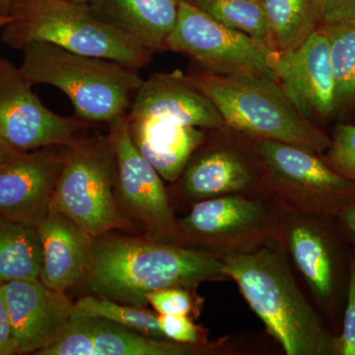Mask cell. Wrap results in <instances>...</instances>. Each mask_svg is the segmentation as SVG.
Wrapping results in <instances>:
<instances>
[{
    "label": "cell",
    "mask_w": 355,
    "mask_h": 355,
    "mask_svg": "<svg viewBox=\"0 0 355 355\" xmlns=\"http://www.w3.org/2000/svg\"><path fill=\"white\" fill-rule=\"evenodd\" d=\"M223 277L221 260L209 252L110 232L93 239L83 280L100 297L144 308L151 292Z\"/></svg>",
    "instance_id": "cell-1"
},
{
    "label": "cell",
    "mask_w": 355,
    "mask_h": 355,
    "mask_svg": "<svg viewBox=\"0 0 355 355\" xmlns=\"http://www.w3.org/2000/svg\"><path fill=\"white\" fill-rule=\"evenodd\" d=\"M221 261L225 277L238 284L287 355H336V336L299 291L282 252L261 248L229 253Z\"/></svg>",
    "instance_id": "cell-2"
},
{
    "label": "cell",
    "mask_w": 355,
    "mask_h": 355,
    "mask_svg": "<svg viewBox=\"0 0 355 355\" xmlns=\"http://www.w3.org/2000/svg\"><path fill=\"white\" fill-rule=\"evenodd\" d=\"M187 76L214 102L227 127L316 154L330 148V137L299 112L277 80L207 71Z\"/></svg>",
    "instance_id": "cell-3"
},
{
    "label": "cell",
    "mask_w": 355,
    "mask_h": 355,
    "mask_svg": "<svg viewBox=\"0 0 355 355\" xmlns=\"http://www.w3.org/2000/svg\"><path fill=\"white\" fill-rule=\"evenodd\" d=\"M22 51V73L33 84L60 89L73 105L76 116L88 123H110L127 114L144 83L139 70L55 44L37 42Z\"/></svg>",
    "instance_id": "cell-4"
},
{
    "label": "cell",
    "mask_w": 355,
    "mask_h": 355,
    "mask_svg": "<svg viewBox=\"0 0 355 355\" xmlns=\"http://www.w3.org/2000/svg\"><path fill=\"white\" fill-rule=\"evenodd\" d=\"M10 15L13 20L2 28L1 40L15 50L43 42L137 70L146 67L153 55L127 35L98 19L88 3L17 0Z\"/></svg>",
    "instance_id": "cell-5"
},
{
    "label": "cell",
    "mask_w": 355,
    "mask_h": 355,
    "mask_svg": "<svg viewBox=\"0 0 355 355\" xmlns=\"http://www.w3.org/2000/svg\"><path fill=\"white\" fill-rule=\"evenodd\" d=\"M116 155L109 135L77 137L67 146L51 211L64 214L93 238L128 230L133 224L121 214L116 202Z\"/></svg>",
    "instance_id": "cell-6"
},
{
    "label": "cell",
    "mask_w": 355,
    "mask_h": 355,
    "mask_svg": "<svg viewBox=\"0 0 355 355\" xmlns=\"http://www.w3.org/2000/svg\"><path fill=\"white\" fill-rule=\"evenodd\" d=\"M165 50L193 58L205 71L277 80L272 69L275 46L220 24L191 2L180 0L176 25L166 39Z\"/></svg>",
    "instance_id": "cell-7"
},
{
    "label": "cell",
    "mask_w": 355,
    "mask_h": 355,
    "mask_svg": "<svg viewBox=\"0 0 355 355\" xmlns=\"http://www.w3.org/2000/svg\"><path fill=\"white\" fill-rule=\"evenodd\" d=\"M257 149L275 190L304 214L336 218L355 200L354 182L316 153L268 139H257Z\"/></svg>",
    "instance_id": "cell-8"
},
{
    "label": "cell",
    "mask_w": 355,
    "mask_h": 355,
    "mask_svg": "<svg viewBox=\"0 0 355 355\" xmlns=\"http://www.w3.org/2000/svg\"><path fill=\"white\" fill-rule=\"evenodd\" d=\"M127 114L108 123L116 155V202L121 214L141 226L146 237L171 243L180 234L163 179L133 146Z\"/></svg>",
    "instance_id": "cell-9"
},
{
    "label": "cell",
    "mask_w": 355,
    "mask_h": 355,
    "mask_svg": "<svg viewBox=\"0 0 355 355\" xmlns=\"http://www.w3.org/2000/svg\"><path fill=\"white\" fill-rule=\"evenodd\" d=\"M32 85L20 67L0 58V137L7 144L19 151L67 146L87 130L88 121L46 108Z\"/></svg>",
    "instance_id": "cell-10"
},
{
    "label": "cell",
    "mask_w": 355,
    "mask_h": 355,
    "mask_svg": "<svg viewBox=\"0 0 355 355\" xmlns=\"http://www.w3.org/2000/svg\"><path fill=\"white\" fill-rule=\"evenodd\" d=\"M272 69L289 100L313 123L338 113L330 44L322 25L294 50L275 51Z\"/></svg>",
    "instance_id": "cell-11"
},
{
    "label": "cell",
    "mask_w": 355,
    "mask_h": 355,
    "mask_svg": "<svg viewBox=\"0 0 355 355\" xmlns=\"http://www.w3.org/2000/svg\"><path fill=\"white\" fill-rule=\"evenodd\" d=\"M67 146L18 151L0 163V216L37 227L64 169Z\"/></svg>",
    "instance_id": "cell-12"
},
{
    "label": "cell",
    "mask_w": 355,
    "mask_h": 355,
    "mask_svg": "<svg viewBox=\"0 0 355 355\" xmlns=\"http://www.w3.org/2000/svg\"><path fill=\"white\" fill-rule=\"evenodd\" d=\"M330 217L292 226L288 244L292 258L323 308L335 316L345 299L349 275V256L343 253L342 234L331 227ZM342 229V228H340ZM343 230V229H342Z\"/></svg>",
    "instance_id": "cell-13"
},
{
    "label": "cell",
    "mask_w": 355,
    "mask_h": 355,
    "mask_svg": "<svg viewBox=\"0 0 355 355\" xmlns=\"http://www.w3.org/2000/svg\"><path fill=\"white\" fill-rule=\"evenodd\" d=\"M18 354H37L51 345L73 314L74 303L64 291L50 288L39 279L0 284Z\"/></svg>",
    "instance_id": "cell-14"
},
{
    "label": "cell",
    "mask_w": 355,
    "mask_h": 355,
    "mask_svg": "<svg viewBox=\"0 0 355 355\" xmlns=\"http://www.w3.org/2000/svg\"><path fill=\"white\" fill-rule=\"evenodd\" d=\"M195 345L150 338L98 317L72 314L62 333L37 355H187Z\"/></svg>",
    "instance_id": "cell-15"
},
{
    "label": "cell",
    "mask_w": 355,
    "mask_h": 355,
    "mask_svg": "<svg viewBox=\"0 0 355 355\" xmlns=\"http://www.w3.org/2000/svg\"><path fill=\"white\" fill-rule=\"evenodd\" d=\"M128 118H153L200 128H221L223 118L214 102L179 70L155 73L133 97Z\"/></svg>",
    "instance_id": "cell-16"
},
{
    "label": "cell",
    "mask_w": 355,
    "mask_h": 355,
    "mask_svg": "<svg viewBox=\"0 0 355 355\" xmlns=\"http://www.w3.org/2000/svg\"><path fill=\"white\" fill-rule=\"evenodd\" d=\"M36 228L43 257L39 279L58 291L76 286L85 275L94 238L64 214L51 210Z\"/></svg>",
    "instance_id": "cell-17"
},
{
    "label": "cell",
    "mask_w": 355,
    "mask_h": 355,
    "mask_svg": "<svg viewBox=\"0 0 355 355\" xmlns=\"http://www.w3.org/2000/svg\"><path fill=\"white\" fill-rule=\"evenodd\" d=\"M128 116V114H127ZM133 146L165 181H178L189 160L202 146V128L153 118H128Z\"/></svg>",
    "instance_id": "cell-18"
},
{
    "label": "cell",
    "mask_w": 355,
    "mask_h": 355,
    "mask_svg": "<svg viewBox=\"0 0 355 355\" xmlns=\"http://www.w3.org/2000/svg\"><path fill=\"white\" fill-rule=\"evenodd\" d=\"M180 0H89L102 22L127 35L151 53L165 50L176 25Z\"/></svg>",
    "instance_id": "cell-19"
},
{
    "label": "cell",
    "mask_w": 355,
    "mask_h": 355,
    "mask_svg": "<svg viewBox=\"0 0 355 355\" xmlns=\"http://www.w3.org/2000/svg\"><path fill=\"white\" fill-rule=\"evenodd\" d=\"M266 209L261 202L236 193L193 203L188 216L177 221L180 238L214 243L239 237L258 227Z\"/></svg>",
    "instance_id": "cell-20"
},
{
    "label": "cell",
    "mask_w": 355,
    "mask_h": 355,
    "mask_svg": "<svg viewBox=\"0 0 355 355\" xmlns=\"http://www.w3.org/2000/svg\"><path fill=\"white\" fill-rule=\"evenodd\" d=\"M178 180L184 197L197 202L246 190L253 182V172L234 151L197 149Z\"/></svg>",
    "instance_id": "cell-21"
},
{
    "label": "cell",
    "mask_w": 355,
    "mask_h": 355,
    "mask_svg": "<svg viewBox=\"0 0 355 355\" xmlns=\"http://www.w3.org/2000/svg\"><path fill=\"white\" fill-rule=\"evenodd\" d=\"M42 259L37 228L0 216V284L39 279Z\"/></svg>",
    "instance_id": "cell-22"
},
{
    "label": "cell",
    "mask_w": 355,
    "mask_h": 355,
    "mask_svg": "<svg viewBox=\"0 0 355 355\" xmlns=\"http://www.w3.org/2000/svg\"><path fill=\"white\" fill-rule=\"evenodd\" d=\"M277 51L294 50L322 25L316 0H263Z\"/></svg>",
    "instance_id": "cell-23"
},
{
    "label": "cell",
    "mask_w": 355,
    "mask_h": 355,
    "mask_svg": "<svg viewBox=\"0 0 355 355\" xmlns=\"http://www.w3.org/2000/svg\"><path fill=\"white\" fill-rule=\"evenodd\" d=\"M330 44L338 112L355 106V15L322 24Z\"/></svg>",
    "instance_id": "cell-24"
},
{
    "label": "cell",
    "mask_w": 355,
    "mask_h": 355,
    "mask_svg": "<svg viewBox=\"0 0 355 355\" xmlns=\"http://www.w3.org/2000/svg\"><path fill=\"white\" fill-rule=\"evenodd\" d=\"M191 3L220 24L275 46L263 0H193Z\"/></svg>",
    "instance_id": "cell-25"
},
{
    "label": "cell",
    "mask_w": 355,
    "mask_h": 355,
    "mask_svg": "<svg viewBox=\"0 0 355 355\" xmlns=\"http://www.w3.org/2000/svg\"><path fill=\"white\" fill-rule=\"evenodd\" d=\"M73 315L110 320L156 340H170L161 331L158 316L144 308L121 304L105 297L84 296L74 303Z\"/></svg>",
    "instance_id": "cell-26"
},
{
    "label": "cell",
    "mask_w": 355,
    "mask_h": 355,
    "mask_svg": "<svg viewBox=\"0 0 355 355\" xmlns=\"http://www.w3.org/2000/svg\"><path fill=\"white\" fill-rule=\"evenodd\" d=\"M331 139L324 161L355 184V125L340 123Z\"/></svg>",
    "instance_id": "cell-27"
},
{
    "label": "cell",
    "mask_w": 355,
    "mask_h": 355,
    "mask_svg": "<svg viewBox=\"0 0 355 355\" xmlns=\"http://www.w3.org/2000/svg\"><path fill=\"white\" fill-rule=\"evenodd\" d=\"M336 355H355V250L349 254L342 331L336 336Z\"/></svg>",
    "instance_id": "cell-28"
},
{
    "label": "cell",
    "mask_w": 355,
    "mask_h": 355,
    "mask_svg": "<svg viewBox=\"0 0 355 355\" xmlns=\"http://www.w3.org/2000/svg\"><path fill=\"white\" fill-rule=\"evenodd\" d=\"M147 302L159 315H189L191 310L190 294L179 287L151 292Z\"/></svg>",
    "instance_id": "cell-29"
},
{
    "label": "cell",
    "mask_w": 355,
    "mask_h": 355,
    "mask_svg": "<svg viewBox=\"0 0 355 355\" xmlns=\"http://www.w3.org/2000/svg\"><path fill=\"white\" fill-rule=\"evenodd\" d=\"M161 331L168 340L184 345H197L200 340L198 328L188 315H158Z\"/></svg>",
    "instance_id": "cell-30"
},
{
    "label": "cell",
    "mask_w": 355,
    "mask_h": 355,
    "mask_svg": "<svg viewBox=\"0 0 355 355\" xmlns=\"http://www.w3.org/2000/svg\"><path fill=\"white\" fill-rule=\"evenodd\" d=\"M18 354L12 324L3 291L0 286V355Z\"/></svg>",
    "instance_id": "cell-31"
},
{
    "label": "cell",
    "mask_w": 355,
    "mask_h": 355,
    "mask_svg": "<svg viewBox=\"0 0 355 355\" xmlns=\"http://www.w3.org/2000/svg\"><path fill=\"white\" fill-rule=\"evenodd\" d=\"M322 24L355 15V0H316Z\"/></svg>",
    "instance_id": "cell-32"
},
{
    "label": "cell",
    "mask_w": 355,
    "mask_h": 355,
    "mask_svg": "<svg viewBox=\"0 0 355 355\" xmlns=\"http://www.w3.org/2000/svg\"><path fill=\"white\" fill-rule=\"evenodd\" d=\"M345 238L354 243L355 246V200L349 203L336 217Z\"/></svg>",
    "instance_id": "cell-33"
},
{
    "label": "cell",
    "mask_w": 355,
    "mask_h": 355,
    "mask_svg": "<svg viewBox=\"0 0 355 355\" xmlns=\"http://www.w3.org/2000/svg\"><path fill=\"white\" fill-rule=\"evenodd\" d=\"M19 150H16L13 147L7 144L3 139L0 137V163L4 162L7 159L10 158L14 154H16Z\"/></svg>",
    "instance_id": "cell-34"
},
{
    "label": "cell",
    "mask_w": 355,
    "mask_h": 355,
    "mask_svg": "<svg viewBox=\"0 0 355 355\" xmlns=\"http://www.w3.org/2000/svg\"><path fill=\"white\" fill-rule=\"evenodd\" d=\"M17 0H0V13L10 15Z\"/></svg>",
    "instance_id": "cell-35"
},
{
    "label": "cell",
    "mask_w": 355,
    "mask_h": 355,
    "mask_svg": "<svg viewBox=\"0 0 355 355\" xmlns=\"http://www.w3.org/2000/svg\"><path fill=\"white\" fill-rule=\"evenodd\" d=\"M13 20L12 15H6V14L0 13V28L9 24Z\"/></svg>",
    "instance_id": "cell-36"
},
{
    "label": "cell",
    "mask_w": 355,
    "mask_h": 355,
    "mask_svg": "<svg viewBox=\"0 0 355 355\" xmlns=\"http://www.w3.org/2000/svg\"><path fill=\"white\" fill-rule=\"evenodd\" d=\"M69 1L81 2V3H88L89 0H69Z\"/></svg>",
    "instance_id": "cell-37"
},
{
    "label": "cell",
    "mask_w": 355,
    "mask_h": 355,
    "mask_svg": "<svg viewBox=\"0 0 355 355\" xmlns=\"http://www.w3.org/2000/svg\"><path fill=\"white\" fill-rule=\"evenodd\" d=\"M183 1L191 2V1H193V0H183Z\"/></svg>",
    "instance_id": "cell-38"
}]
</instances>
